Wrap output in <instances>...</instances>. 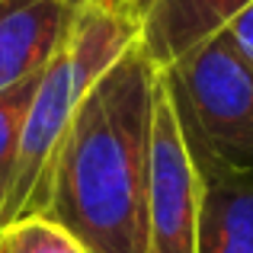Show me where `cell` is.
I'll use <instances>...</instances> for the list:
<instances>
[{
	"label": "cell",
	"mask_w": 253,
	"mask_h": 253,
	"mask_svg": "<svg viewBox=\"0 0 253 253\" xmlns=\"http://www.w3.org/2000/svg\"><path fill=\"white\" fill-rule=\"evenodd\" d=\"M161 71L131 42L84 93L45 179L39 215L84 253L148 250L151 125Z\"/></svg>",
	"instance_id": "cell-1"
},
{
	"label": "cell",
	"mask_w": 253,
	"mask_h": 253,
	"mask_svg": "<svg viewBox=\"0 0 253 253\" xmlns=\"http://www.w3.org/2000/svg\"><path fill=\"white\" fill-rule=\"evenodd\" d=\"M138 42V23L131 16L96 0H84L74 26H71L64 45L45 64L39 86L32 93L29 112L19 135V154L13 189L6 199V209L0 215V228L16 218L39 215L55 151L68 128L74 109L81 106L84 93L96 84V77L128 48Z\"/></svg>",
	"instance_id": "cell-2"
},
{
	"label": "cell",
	"mask_w": 253,
	"mask_h": 253,
	"mask_svg": "<svg viewBox=\"0 0 253 253\" xmlns=\"http://www.w3.org/2000/svg\"><path fill=\"white\" fill-rule=\"evenodd\" d=\"M192 157L253 170V64L228 29L161 71Z\"/></svg>",
	"instance_id": "cell-3"
},
{
	"label": "cell",
	"mask_w": 253,
	"mask_h": 253,
	"mask_svg": "<svg viewBox=\"0 0 253 253\" xmlns=\"http://www.w3.org/2000/svg\"><path fill=\"white\" fill-rule=\"evenodd\" d=\"M199 179L186 138L179 131L173 103L157 93L151 125V167H148V250L144 253H196Z\"/></svg>",
	"instance_id": "cell-4"
},
{
	"label": "cell",
	"mask_w": 253,
	"mask_h": 253,
	"mask_svg": "<svg viewBox=\"0 0 253 253\" xmlns=\"http://www.w3.org/2000/svg\"><path fill=\"white\" fill-rule=\"evenodd\" d=\"M84 0H0V90L55 58Z\"/></svg>",
	"instance_id": "cell-5"
},
{
	"label": "cell",
	"mask_w": 253,
	"mask_h": 253,
	"mask_svg": "<svg viewBox=\"0 0 253 253\" xmlns=\"http://www.w3.org/2000/svg\"><path fill=\"white\" fill-rule=\"evenodd\" d=\"M192 167L199 179L196 253H253V170H231L209 157H192Z\"/></svg>",
	"instance_id": "cell-6"
},
{
	"label": "cell",
	"mask_w": 253,
	"mask_h": 253,
	"mask_svg": "<svg viewBox=\"0 0 253 253\" xmlns=\"http://www.w3.org/2000/svg\"><path fill=\"white\" fill-rule=\"evenodd\" d=\"M253 0H148L138 19V45L157 71L209 42Z\"/></svg>",
	"instance_id": "cell-7"
},
{
	"label": "cell",
	"mask_w": 253,
	"mask_h": 253,
	"mask_svg": "<svg viewBox=\"0 0 253 253\" xmlns=\"http://www.w3.org/2000/svg\"><path fill=\"white\" fill-rule=\"evenodd\" d=\"M45 71V68H42ZM42 71L26 81L0 90V215L6 209V199L13 189V173H16V154H19V135H23V122L29 112L32 93L39 86Z\"/></svg>",
	"instance_id": "cell-8"
},
{
	"label": "cell",
	"mask_w": 253,
	"mask_h": 253,
	"mask_svg": "<svg viewBox=\"0 0 253 253\" xmlns=\"http://www.w3.org/2000/svg\"><path fill=\"white\" fill-rule=\"evenodd\" d=\"M0 253H84V247L51 218L29 215L0 228Z\"/></svg>",
	"instance_id": "cell-9"
},
{
	"label": "cell",
	"mask_w": 253,
	"mask_h": 253,
	"mask_svg": "<svg viewBox=\"0 0 253 253\" xmlns=\"http://www.w3.org/2000/svg\"><path fill=\"white\" fill-rule=\"evenodd\" d=\"M228 32H231V39H234V45L244 51V58L253 64V3L244 6V10L231 19Z\"/></svg>",
	"instance_id": "cell-10"
}]
</instances>
